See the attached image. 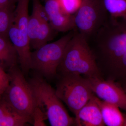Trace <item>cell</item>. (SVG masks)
<instances>
[{
  "mask_svg": "<svg viewBox=\"0 0 126 126\" xmlns=\"http://www.w3.org/2000/svg\"><path fill=\"white\" fill-rule=\"evenodd\" d=\"M8 73L10 83L2 97L18 112L33 121V113L37 105L31 85L17 65L10 68Z\"/></svg>",
  "mask_w": 126,
  "mask_h": 126,
  "instance_id": "cell-4",
  "label": "cell"
},
{
  "mask_svg": "<svg viewBox=\"0 0 126 126\" xmlns=\"http://www.w3.org/2000/svg\"><path fill=\"white\" fill-rule=\"evenodd\" d=\"M57 32L50 25L48 19H42L35 44L33 48L37 49L47 44V42L54 38Z\"/></svg>",
  "mask_w": 126,
  "mask_h": 126,
  "instance_id": "cell-18",
  "label": "cell"
},
{
  "mask_svg": "<svg viewBox=\"0 0 126 126\" xmlns=\"http://www.w3.org/2000/svg\"><path fill=\"white\" fill-rule=\"evenodd\" d=\"M105 126H126V113L120 111L117 106L106 102L97 97Z\"/></svg>",
  "mask_w": 126,
  "mask_h": 126,
  "instance_id": "cell-13",
  "label": "cell"
},
{
  "mask_svg": "<svg viewBox=\"0 0 126 126\" xmlns=\"http://www.w3.org/2000/svg\"><path fill=\"white\" fill-rule=\"evenodd\" d=\"M57 73L103 78L87 40L77 30L66 46Z\"/></svg>",
  "mask_w": 126,
  "mask_h": 126,
  "instance_id": "cell-2",
  "label": "cell"
},
{
  "mask_svg": "<svg viewBox=\"0 0 126 126\" xmlns=\"http://www.w3.org/2000/svg\"><path fill=\"white\" fill-rule=\"evenodd\" d=\"M29 82L35 96L37 107L45 113L51 126H77L75 118L69 115L55 90L44 77L36 74Z\"/></svg>",
  "mask_w": 126,
  "mask_h": 126,
  "instance_id": "cell-3",
  "label": "cell"
},
{
  "mask_svg": "<svg viewBox=\"0 0 126 126\" xmlns=\"http://www.w3.org/2000/svg\"><path fill=\"white\" fill-rule=\"evenodd\" d=\"M110 16L115 19L126 17V0H103Z\"/></svg>",
  "mask_w": 126,
  "mask_h": 126,
  "instance_id": "cell-19",
  "label": "cell"
},
{
  "mask_svg": "<svg viewBox=\"0 0 126 126\" xmlns=\"http://www.w3.org/2000/svg\"><path fill=\"white\" fill-rule=\"evenodd\" d=\"M126 78V52L121 59L110 79L118 81Z\"/></svg>",
  "mask_w": 126,
  "mask_h": 126,
  "instance_id": "cell-20",
  "label": "cell"
},
{
  "mask_svg": "<svg viewBox=\"0 0 126 126\" xmlns=\"http://www.w3.org/2000/svg\"><path fill=\"white\" fill-rule=\"evenodd\" d=\"M43 0L49 22L55 30L63 32L77 30L74 15L66 12L62 8L59 0Z\"/></svg>",
  "mask_w": 126,
  "mask_h": 126,
  "instance_id": "cell-9",
  "label": "cell"
},
{
  "mask_svg": "<svg viewBox=\"0 0 126 126\" xmlns=\"http://www.w3.org/2000/svg\"><path fill=\"white\" fill-rule=\"evenodd\" d=\"M8 37L18 54L22 72L27 74L31 69V52L28 35L22 33L14 23L9 30Z\"/></svg>",
  "mask_w": 126,
  "mask_h": 126,
  "instance_id": "cell-10",
  "label": "cell"
},
{
  "mask_svg": "<svg viewBox=\"0 0 126 126\" xmlns=\"http://www.w3.org/2000/svg\"><path fill=\"white\" fill-rule=\"evenodd\" d=\"M10 82V76L6 73L5 69L0 65V99L9 86Z\"/></svg>",
  "mask_w": 126,
  "mask_h": 126,
  "instance_id": "cell-22",
  "label": "cell"
},
{
  "mask_svg": "<svg viewBox=\"0 0 126 126\" xmlns=\"http://www.w3.org/2000/svg\"><path fill=\"white\" fill-rule=\"evenodd\" d=\"M75 29L88 41L108 20L103 0H81L74 14Z\"/></svg>",
  "mask_w": 126,
  "mask_h": 126,
  "instance_id": "cell-7",
  "label": "cell"
},
{
  "mask_svg": "<svg viewBox=\"0 0 126 126\" xmlns=\"http://www.w3.org/2000/svg\"><path fill=\"white\" fill-rule=\"evenodd\" d=\"M62 8L66 12L74 15L78 9L79 0H59Z\"/></svg>",
  "mask_w": 126,
  "mask_h": 126,
  "instance_id": "cell-21",
  "label": "cell"
},
{
  "mask_svg": "<svg viewBox=\"0 0 126 126\" xmlns=\"http://www.w3.org/2000/svg\"><path fill=\"white\" fill-rule=\"evenodd\" d=\"M33 124L32 120L16 111L3 98L0 99V126H23Z\"/></svg>",
  "mask_w": 126,
  "mask_h": 126,
  "instance_id": "cell-12",
  "label": "cell"
},
{
  "mask_svg": "<svg viewBox=\"0 0 126 126\" xmlns=\"http://www.w3.org/2000/svg\"><path fill=\"white\" fill-rule=\"evenodd\" d=\"M88 42L103 77L109 79L126 52V17L109 16Z\"/></svg>",
  "mask_w": 126,
  "mask_h": 126,
  "instance_id": "cell-1",
  "label": "cell"
},
{
  "mask_svg": "<svg viewBox=\"0 0 126 126\" xmlns=\"http://www.w3.org/2000/svg\"><path fill=\"white\" fill-rule=\"evenodd\" d=\"M94 94L126 112V94L117 82L103 78H86Z\"/></svg>",
  "mask_w": 126,
  "mask_h": 126,
  "instance_id": "cell-8",
  "label": "cell"
},
{
  "mask_svg": "<svg viewBox=\"0 0 126 126\" xmlns=\"http://www.w3.org/2000/svg\"><path fill=\"white\" fill-rule=\"evenodd\" d=\"M59 76L56 84V94L74 114L77 123L79 110L94 94L86 78L81 75Z\"/></svg>",
  "mask_w": 126,
  "mask_h": 126,
  "instance_id": "cell-6",
  "label": "cell"
},
{
  "mask_svg": "<svg viewBox=\"0 0 126 126\" xmlns=\"http://www.w3.org/2000/svg\"><path fill=\"white\" fill-rule=\"evenodd\" d=\"M18 54L9 38L0 36V65L4 69L17 65Z\"/></svg>",
  "mask_w": 126,
  "mask_h": 126,
  "instance_id": "cell-15",
  "label": "cell"
},
{
  "mask_svg": "<svg viewBox=\"0 0 126 126\" xmlns=\"http://www.w3.org/2000/svg\"><path fill=\"white\" fill-rule=\"evenodd\" d=\"M77 125L78 126H105L101 109L95 94L79 110Z\"/></svg>",
  "mask_w": 126,
  "mask_h": 126,
  "instance_id": "cell-11",
  "label": "cell"
},
{
  "mask_svg": "<svg viewBox=\"0 0 126 126\" xmlns=\"http://www.w3.org/2000/svg\"><path fill=\"white\" fill-rule=\"evenodd\" d=\"M15 5L0 7V36L8 37L9 30L14 23Z\"/></svg>",
  "mask_w": 126,
  "mask_h": 126,
  "instance_id": "cell-17",
  "label": "cell"
},
{
  "mask_svg": "<svg viewBox=\"0 0 126 126\" xmlns=\"http://www.w3.org/2000/svg\"><path fill=\"white\" fill-rule=\"evenodd\" d=\"M116 82L119 84L126 94V78Z\"/></svg>",
  "mask_w": 126,
  "mask_h": 126,
  "instance_id": "cell-25",
  "label": "cell"
},
{
  "mask_svg": "<svg viewBox=\"0 0 126 126\" xmlns=\"http://www.w3.org/2000/svg\"><path fill=\"white\" fill-rule=\"evenodd\" d=\"M18 0H0V7L15 5Z\"/></svg>",
  "mask_w": 126,
  "mask_h": 126,
  "instance_id": "cell-24",
  "label": "cell"
},
{
  "mask_svg": "<svg viewBox=\"0 0 126 126\" xmlns=\"http://www.w3.org/2000/svg\"><path fill=\"white\" fill-rule=\"evenodd\" d=\"M75 31H71L58 40L47 43L31 52V69L47 79L56 77L65 47Z\"/></svg>",
  "mask_w": 126,
  "mask_h": 126,
  "instance_id": "cell-5",
  "label": "cell"
},
{
  "mask_svg": "<svg viewBox=\"0 0 126 126\" xmlns=\"http://www.w3.org/2000/svg\"><path fill=\"white\" fill-rule=\"evenodd\" d=\"M29 1L18 0L14 18V24L22 33L27 35V24L29 17L28 12Z\"/></svg>",
  "mask_w": 126,
  "mask_h": 126,
  "instance_id": "cell-16",
  "label": "cell"
},
{
  "mask_svg": "<svg viewBox=\"0 0 126 126\" xmlns=\"http://www.w3.org/2000/svg\"><path fill=\"white\" fill-rule=\"evenodd\" d=\"M33 124L34 126H46L45 120L47 119L46 116L40 108L36 107L33 113Z\"/></svg>",
  "mask_w": 126,
  "mask_h": 126,
  "instance_id": "cell-23",
  "label": "cell"
},
{
  "mask_svg": "<svg viewBox=\"0 0 126 126\" xmlns=\"http://www.w3.org/2000/svg\"><path fill=\"white\" fill-rule=\"evenodd\" d=\"M32 0L33 11L31 15L29 17L27 33L30 44L33 48L36 41L41 20L43 19H48V18L44 6L41 5L40 0Z\"/></svg>",
  "mask_w": 126,
  "mask_h": 126,
  "instance_id": "cell-14",
  "label": "cell"
}]
</instances>
